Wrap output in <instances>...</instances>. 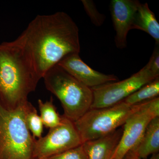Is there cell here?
I'll list each match as a JSON object with an SVG mask.
<instances>
[{
  "instance_id": "2",
  "label": "cell",
  "mask_w": 159,
  "mask_h": 159,
  "mask_svg": "<svg viewBox=\"0 0 159 159\" xmlns=\"http://www.w3.org/2000/svg\"><path fill=\"white\" fill-rule=\"evenodd\" d=\"M46 89L61 102L66 118L75 122L90 109L92 89L80 82L58 65L43 77Z\"/></svg>"
},
{
  "instance_id": "10",
  "label": "cell",
  "mask_w": 159,
  "mask_h": 159,
  "mask_svg": "<svg viewBox=\"0 0 159 159\" xmlns=\"http://www.w3.org/2000/svg\"><path fill=\"white\" fill-rule=\"evenodd\" d=\"M140 2L137 0H112L110 11L116 31L115 42L118 48L127 46V36L132 29L134 16Z\"/></svg>"
},
{
  "instance_id": "20",
  "label": "cell",
  "mask_w": 159,
  "mask_h": 159,
  "mask_svg": "<svg viewBox=\"0 0 159 159\" xmlns=\"http://www.w3.org/2000/svg\"><path fill=\"white\" fill-rule=\"evenodd\" d=\"M122 159H142L139 158L136 156L135 155L131 153L130 152H129L128 153L126 154V155L124 156V157Z\"/></svg>"
},
{
  "instance_id": "4",
  "label": "cell",
  "mask_w": 159,
  "mask_h": 159,
  "mask_svg": "<svg viewBox=\"0 0 159 159\" xmlns=\"http://www.w3.org/2000/svg\"><path fill=\"white\" fill-rule=\"evenodd\" d=\"M37 84L23 70L5 42L0 44V101L5 107L14 110L25 104Z\"/></svg>"
},
{
  "instance_id": "11",
  "label": "cell",
  "mask_w": 159,
  "mask_h": 159,
  "mask_svg": "<svg viewBox=\"0 0 159 159\" xmlns=\"http://www.w3.org/2000/svg\"><path fill=\"white\" fill-rule=\"evenodd\" d=\"M123 128L108 134L84 142L83 146L88 159H111L122 137Z\"/></svg>"
},
{
  "instance_id": "15",
  "label": "cell",
  "mask_w": 159,
  "mask_h": 159,
  "mask_svg": "<svg viewBox=\"0 0 159 159\" xmlns=\"http://www.w3.org/2000/svg\"><path fill=\"white\" fill-rule=\"evenodd\" d=\"M40 116L44 126L46 128H54L60 125L62 122V116L58 113L53 103L51 97L49 100L43 102L41 99L38 101Z\"/></svg>"
},
{
  "instance_id": "18",
  "label": "cell",
  "mask_w": 159,
  "mask_h": 159,
  "mask_svg": "<svg viewBox=\"0 0 159 159\" xmlns=\"http://www.w3.org/2000/svg\"><path fill=\"white\" fill-rule=\"evenodd\" d=\"M47 159H88V158L82 144Z\"/></svg>"
},
{
  "instance_id": "21",
  "label": "cell",
  "mask_w": 159,
  "mask_h": 159,
  "mask_svg": "<svg viewBox=\"0 0 159 159\" xmlns=\"http://www.w3.org/2000/svg\"><path fill=\"white\" fill-rule=\"evenodd\" d=\"M149 159H159V154L157 153L151 155V157Z\"/></svg>"
},
{
  "instance_id": "16",
  "label": "cell",
  "mask_w": 159,
  "mask_h": 159,
  "mask_svg": "<svg viewBox=\"0 0 159 159\" xmlns=\"http://www.w3.org/2000/svg\"><path fill=\"white\" fill-rule=\"evenodd\" d=\"M25 120L26 125L33 134V138L38 139L41 138L43 124L36 108L29 101L26 103L25 108Z\"/></svg>"
},
{
  "instance_id": "19",
  "label": "cell",
  "mask_w": 159,
  "mask_h": 159,
  "mask_svg": "<svg viewBox=\"0 0 159 159\" xmlns=\"http://www.w3.org/2000/svg\"><path fill=\"white\" fill-rule=\"evenodd\" d=\"M159 45L155 48L148 63L145 66V68L150 72L155 77H159Z\"/></svg>"
},
{
  "instance_id": "9",
  "label": "cell",
  "mask_w": 159,
  "mask_h": 159,
  "mask_svg": "<svg viewBox=\"0 0 159 159\" xmlns=\"http://www.w3.org/2000/svg\"><path fill=\"white\" fill-rule=\"evenodd\" d=\"M57 65L80 82L90 88L118 80L113 74H106L91 68L80 57L79 53L66 55Z\"/></svg>"
},
{
  "instance_id": "6",
  "label": "cell",
  "mask_w": 159,
  "mask_h": 159,
  "mask_svg": "<svg viewBox=\"0 0 159 159\" xmlns=\"http://www.w3.org/2000/svg\"><path fill=\"white\" fill-rule=\"evenodd\" d=\"M159 117V97L141 102L123 125L122 137L111 159H122L141 139L149 122Z\"/></svg>"
},
{
  "instance_id": "7",
  "label": "cell",
  "mask_w": 159,
  "mask_h": 159,
  "mask_svg": "<svg viewBox=\"0 0 159 159\" xmlns=\"http://www.w3.org/2000/svg\"><path fill=\"white\" fill-rule=\"evenodd\" d=\"M156 78L144 67L124 80L107 83L93 88L91 89L93 100L90 109L108 107L115 105Z\"/></svg>"
},
{
  "instance_id": "14",
  "label": "cell",
  "mask_w": 159,
  "mask_h": 159,
  "mask_svg": "<svg viewBox=\"0 0 159 159\" xmlns=\"http://www.w3.org/2000/svg\"><path fill=\"white\" fill-rule=\"evenodd\" d=\"M159 77L148 83L123 100L129 105H136L158 97Z\"/></svg>"
},
{
  "instance_id": "5",
  "label": "cell",
  "mask_w": 159,
  "mask_h": 159,
  "mask_svg": "<svg viewBox=\"0 0 159 159\" xmlns=\"http://www.w3.org/2000/svg\"><path fill=\"white\" fill-rule=\"evenodd\" d=\"M140 104L129 105L122 100L108 107L90 109L74 122L82 144L108 134L124 125Z\"/></svg>"
},
{
  "instance_id": "17",
  "label": "cell",
  "mask_w": 159,
  "mask_h": 159,
  "mask_svg": "<svg viewBox=\"0 0 159 159\" xmlns=\"http://www.w3.org/2000/svg\"><path fill=\"white\" fill-rule=\"evenodd\" d=\"M81 2L93 24L97 27L102 26L105 21V16L99 12L94 2L92 0H82Z\"/></svg>"
},
{
  "instance_id": "13",
  "label": "cell",
  "mask_w": 159,
  "mask_h": 159,
  "mask_svg": "<svg viewBox=\"0 0 159 159\" xmlns=\"http://www.w3.org/2000/svg\"><path fill=\"white\" fill-rule=\"evenodd\" d=\"M132 29H138L146 32L159 44V24L148 3H140L134 16Z\"/></svg>"
},
{
  "instance_id": "3",
  "label": "cell",
  "mask_w": 159,
  "mask_h": 159,
  "mask_svg": "<svg viewBox=\"0 0 159 159\" xmlns=\"http://www.w3.org/2000/svg\"><path fill=\"white\" fill-rule=\"evenodd\" d=\"M27 102L16 109L9 110L0 101V159H33L36 139L26 124Z\"/></svg>"
},
{
  "instance_id": "1",
  "label": "cell",
  "mask_w": 159,
  "mask_h": 159,
  "mask_svg": "<svg viewBox=\"0 0 159 159\" xmlns=\"http://www.w3.org/2000/svg\"><path fill=\"white\" fill-rule=\"evenodd\" d=\"M11 53L35 82L62 58L80 50L79 29L66 12L38 15L15 40L6 42Z\"/></svg>"
},
{
  "instance_id": "8",
  "label": "cell",
  "mask_w": 159,
  "mask_h": 159,
  "mask_svg": "<svg viewBox=\"0 0 159 159\" xmlns=\"http://www.w3.org/2000/svg\"><path fill=\"white\" fill-rule=\"evenodd\" d=\"M62 118L60 125L50 129L47 135L35 140L33 159H47L82 145L74 122L63 116Z\"/></svg>"
},
{
  "instance_id": "12",
  "label": "cell",
  "mask_w": 159,
  "mask_h": 159,
  "mask_svg": "<svg viewBox=\"0 0 159 159\" xmlns=\"http://www.w3.org/2000/svg\"><path fill=\"white\" fill-rule=\"evenodd\" d=\"M159 151V117L149 122L138 143L129 152L142 159L147 158Z\"/></svg>"
}]
</instances>
